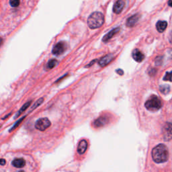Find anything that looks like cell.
Instances as JSON below:
<instances>
[{"instance_id":"obj_1","label":"cell","mask_w":172,"mask_h":172,"mask_svg":"<svg viewBox=\"0 0 172 172\" xmlns=\"http://www.w3.org/2000/svg\"><path fill=\"white\" fill-rule=\"evenodd\" d=\"M152 157L153 161L157 164L167 161L169 157V152L167 147L164 144L157 145L152 150Z\"/></svg>"},{"instance_id":"obj_2","label":"cell","mask_w":172,"mask_h":172,"mask_svg":"<svg viewBox=\"0 0 172 172\" xmlns=\"http://www.w3.org/2000/svg\"><path fill=\"white\" fill-rule=\"evenodd\" d=\"M104 22V15L99 12L92 13L88 19V25L91 29H96L103 25Z\"/></svg>"},{"instance_id":"obj_3","label":"cell","mask_w":172,"mask_h":172,"mask_svg":"<svg viewBox=\"0 0 172 172\" xmlns=\"http://www.w3.org/2000/svg\"><path fill=\"white\" fill-rule=\"evenodd\" d=\"M145 106L146 108L151 112L157 111L162 107L161 100L156 96H152L145 102Z\"/></svg>"},{"instance_id":"obj_4","label":"cell","mask_w":172,"mask_h":172,"mask_svg":"<svg viewBox=\"0 0 172 172\" xmlns=\"http://www.w3.org/2000/svg\"><path fill=\"white\" fill-rule=\"evenodd\" d=\"M51 126V122L47 118H42L38 120L35 123V128L41 131H44Z\"/></svg>"},{"instance_id":"obj_5","label":"cell","mask_w":172,"mask_h":172,"mask_svg":"<svg viewBox=\"0 0 172 172\" xmlns=\"http://www.w3.org/2000/svg\"><path fill=\"white\" fill-rule=\"evenodd\" d=\"M67 48V45L66 43L63 41H61L58 42L57 44L55 46L52 51V53L55 55H62L64 51H65Z\"/></svg>"},{"instance_id":"obj_6","label":"cell","mask_w":172,"mask_h":172,"mask_svg":"<svg viewBox=\"0 0 172 172\" xmlns=\"http://www.w3.org/2000/svg\"><path fill=\"white\" fill-rule=\"evenodd\" d=\"M163 134L165 141H168L172 139V124L167 122L163 128Z\"/></svg>"},{"instance_id":"obj_7","label":"cell","mask_w":172,"mask_h":172,"mask_svg":"<svg viewBox=\"0 0 172 172\" xmlns=\"http://www.w3.org/2000/svg\"><path fill=\"white\" fill-rule=\"evenodd\" d=\"M124 5L125 3L123 0H118V1H116L113 7L114 12L116 14H120L122 11V10H123Z\"/></svg>"},{"instance_id":"obj_8","label":"cell","mask_w":172,"mask_h":172,"mask_svg":"<svg viewBox=\"0 0 172 172\" xmlns=\"http://www.w3.org/2000/svg\"><path fill=\"white\" fill-rule=\"evenodd\" d=\"M132 56H133V59L135 61L139 63L143 61L144 58H145V55H144L142 52L140 51L139 49H134L133 52V54H132Z\"/></svg>"},{"instance_id":"obj_9","label":"cell","mask_w":172,"mask_h":172,"mask_svg":"<svg viewBox=\"0 0 172 172\" xmlns=\"http://www.w3.org/2000/svg\"><path fill=\"white\" fill-rule=\"evenodd\" d=\"M113 59H114V56L112 54L106 55V56L102 57V59L99 61L100 65L102 67H105L107 65V64H108L110 62H111Z\"/></svg>"},{"instance_id":"obj_10","label":"cell","mask_w":172,"mask_h":172,"mask_svg":"<svg viewBox=\"0 0 172 172\" xmlns=\"http://www.w3.org/2000/svg\"><path fill=\"white\" fill-rule=\"evenodd\" d=\"M140 15L139 14H134L133 16H132L128 18L127 21V26L128 27H133L134 26L135 24H137V22L139 20Z\"/></svg>"},{"instance_id":"obj_11","label":"cell","mask_w":172,"mask_h":172,"mask_svg":"<svg viewBox=\"0 0 172 172\" xmlns=\"http://www.w3.org/2000/svg\"><path fill=\"white\" fill-rule=\"evenodd\" d=\"M119 31H120V28H116L112 29L111 31H110L108 33L106 34V35L104 36L102 41L104 42H108L109 40L111 39L113 36L116 35V34H117Z\"/></svg>"},{"instance_id":"obj_12","label":"cell","mask_w":172,"mask_h":172,"mask_svg":"<svg viewBox=\"0 0 172 172\" xmlns=\"http://www.w3.org/2000/svg\"><path fill=\"white\" fill-rule=\"evenodd\" d=\"M88 148V143L85 140H81L79 143V145L78 147V152L79 154L82 155L85 153Z\"/></svg>"},{"instance_id":"obj_13","label":"cell","mask_w":172,"mask_h":172,"mask_svg":"<svg viewBox=\"0 0 172 172\" xmlns=\"http://www.w3.org/2000/svg\"><path fill=\"white\" fill-rule=\"evenodd\" d=\"M108 123V118L105 116H102V117L98 118L94 122V125L96 127H103Z\"/></svg>"},{"instance_id":"obj_14","label":"cell","mask_w":172,"mask_h":172,"mask_svg":"<svg viewBox=\"0 0 172 172\" xmlns=\"http://www.w3.org/2000/svg\"><path fill=\"white\" fill-rule=\"evenodd\" d=\"M25 165H26L25 160L21 158L16 159L12 161V165H13L14 167H17V168L24 167V166H25Z\"/></svg>"},{"instance_id":"obj_15","label":"cell","mask_w":172,"mask_h":172,"mask_svg":"<svg viewBox=\"0 0 172 172\" xmlns=\"http://www.w3.org/2000/svg\"><path fill=\"white\" fill-rule=\"evenodd\" d=\"M167 26V22L165 21H158L157 23L156 24V28L157 30L159 32H163L164 30L166 29V28Z\"/></svg>"},{"instance_id":"obj_16","label":"cell","mask_w":172,"mask_h":172,"mask_svg":"<svg viewBox=\"0 0 172 172\" xmlns=\"http://www.w3.org/2000/svg\"><path fill=\"white\" fill-rule=\"evenodd\" d=\"M159 90H160V91L163 94H167L170 91V88L168 85H161L160 88H159Z\"/></svg>"},{"instance_id":"obj_17","label":"cell","mask_w":172,"mask_h":172,"mask_svg":"<svg viewBox=\"0 0 172 172\" xmlns=\"http://www.w3.org/2000/svg\"><path fill=\"white\" fill-rule=\"evenodd\" d=\"M58 63V61L55 59L51 60L47 64V68L48 69H52L57 65Z\"/></svg>"},{"instance_id":"obj_18","label":"cell","mask_w":172,"mask_h":172,"mask_svg":"<svg viewBox=\"0 0 172 172\" xmlns=\"http://www.w3.org/2000/svg\"><path fill=\"white\" fill-rule=\"evenodd\" d=\"M30 104H31V102H27V103H26L25 104H24V105L22 107V108L20 110V111L18 112V114H17L16 116H15V118H17L18 116H20V115L22 113L25 111V110L28 108V107L30 106Z\"/></svg>"},{"instance_id":"obj_19","label":"cell","mask_w":172,"mask_h":172,"mask_svg":"<svg viewBox=\"0 0 172 172\" xmlns=\"http://www.w3.org/2000/svg\"><path fill=\"white\" fill-rule=\"evenodd\" d=\"M164 80L172 81V71L170 72H167L165 73V75L164 78Z\"/></svg>"},{"instance_id":"obj_20","label":"cell","mask_w":172,"mask_h":172,"mask_svg":"<svg viewBox=\"0 0 172 172\" xmlns=\"http://www.w3.org/2000/svg\"><path fill=\"white\" fill-rule=\"evenodd\" d=\"M43 101H44V99H43V98H40V99L36 101V102L35 103V104L32 106L31 110H35V108H38V106H39L43 102Z\"/></svg>"},{"instance_id":"obj_21","label":"cell","mask_w":172,"mask_h":172,"mask_svg":"<svg viewBox=\"0 0 172 172\" xmlns=\"http://www.w3.org/2000/svg\"><path fill=\"white\" fill-rule=\"evenodd\" d=\"M20 0H10V4L13 8L18 7L20 5Z\"/></svg>"},{"instance_id":"obj_22","label":"cell","mask_w":172,"mask_h":172,"mask_svg":"<svg viewBox=\"0 0 172 172\" xmlns=\"http://www.w3.org/2000/svg\"><path fill=\"white\" fill-rule=\"evenodd\" d=\"M24 118H25V117H23L22 118L20 119V121H18V122H17V124L16 123V124H15V125L14 126V127H12V128L10 129V131H13V130H14V129L15 128L17 127H18V125H19V124L20 123V122H22V121H23V120H24Z\"/></svg>"},{"instance_id":"obj_23","label":"cell","mask_w":172,"mask_h":172,"mask_svg":"<svg viewBox=\"0 0 172 172\" xmlns=\"http://www.w3.org/2000/svg\"><path fill=\"white\" fill-rule=\"evenodd\" d=\"M116 73H118L120 75H123V73H124L123 71H122V69H117V70H116Z\"/></svg>"},{"instance_id":"obj_24","label":"cell","mask_w":172,"mask_h":172,"mask_svg":"<svg viewBox=\"0 0 172 172\" xmlns=\"http://www.w3.org/2000/svg\"><path fill=\"white\" fill-rule=\"evenodd\" d=\"M169 41L171 43H172V31L170 32V36H169Z\"/></svg>"},{"instance_id":"obj_25","label":"cell","mask_w":172,"mask_h":172,"mask_svg":"<svg viewBox=\"0 0 172 172\" xmlns=\"http://www.w3.org/2000/svg\"><path fill=\"white\" fill-rule=\"evenodd\" d=\"M5 163H6V161H5V159H1V165H4L5 164Z\"/></svg>"},{"instance_id":"obj_26","label":"cell","mask_w":172,"mask_h":172,"mask_svg":"<svg viewBox=\"0 0 172 172\" xmlns=\"http://www.w3.org/2000/svg\"><path fill=\"white\" fill-rule=\"evenodd\" d=\"M96 60H94L93 61H92V62H91L90 64H89V65H87V66H86L85 67H90L91 65H92V64H93L94 63L96 62Z\"/></svg>"},{"instance_id":"obj_27","label":"cell","mask_w":172,"mask_h":172,"mask_svg":"<svg viewBox=\"0 0 172 172\" xmlns=\"http://www.w3.org/2000/svg\"><path fill=\"white\" fill-rule=\"evenodd\" d=\"M168 4L170 6V7H172V0H169Z\"/></svg>"}]
</instances>
